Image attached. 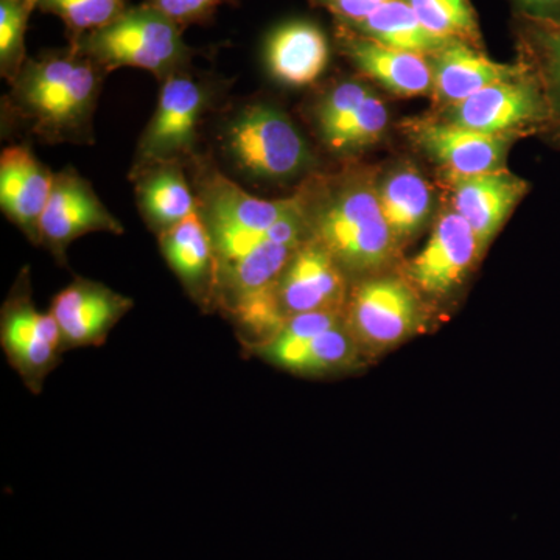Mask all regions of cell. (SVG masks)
Wrapping results in <instances>:
<instances>
[{"label": "cell", "instance_id": "obj_5", "mask_svg": "<svg viewBox=\"0 0 560 560\" xmlns=\"http://www.w3.org/2000/svg\"><path fill=\"white\" fill-rule=\"evenodd\" d=\"M106 73L121 68L149 70L164 81L191 68L194 50L183 38V27L149 3L130 7L101 31L70 43Z\"/></svg>", "mask_w": 560, "mask_h": 560}, {"label": "cell", "instance_id": "obj_30", "mask_svg": "<svg viewBox=\"0 0 560 560\" xmlns=\"http://www.w3.org/2000/svg\"><path fill=\"white\" fill-rule=\"evenodd\" d=\"M224 2L226 0H145V3L171 18L180 27L209 20L213 11Z\"/></svg>", "mask_w": 560, "mask_h": 560}, {"label": "cell", "instance_id": "obj_16", "mask_svg": "<svg viewBox=\"0 0 560 560\" xmlns=\"http://www.w3.org/2000/svg\"><path fill=\"white\" fill-rule=\"evenodd\" d=\"M132 308V301L94 280L77 278L51 301L66 349L101 346Z\"/></svg>", "mask_w": 560, "mask_h": 560}, {"label": "cell", "instance_id": "obj_9", "mask_svg": "<svg viewBox=\"0 0 560 560\" xmlns=\"http://www.w3.org/2000/svg\"><path fill=\"white\" fill-rule=\"evenodd\" d=\"M312 124L327 151L355 156L381 142L389 127V109L368 81L342 79L326 88L313 103Z\"/></svg>", "mask_w": 560, "mask_h": 560}, {"label": "cell", "instance_id": "obj_32", "mask_svg": "<svg viewBox=\"0 0 560 560\" xmlns=\"http://www.w3.org/2000/svg\"><path fill=\"white\" fill-rule=\"evenodd\" d=\"M512 16L560 25V0H506Z\"/></svg>", "mask_w": 560, "mask_h": 560}, {"label": "cell", "instance_id": "obj_21", "mask_svg": "<svg viewBox=\"0 0 560 560\" xmlns=\"http://www.w3.org/2000/svg\"><path fill=\"white\" fill-rule=\"evenodd\" d=\"M265 62L272 79L283 86H311L329 66L330 43L315 22H285L268 36Z\"/></svg>", "mask_w": 560, "mask_h": 560}, {"label": "cell", "instance_id": "obj_31", "mask_svg": "<svg viewBox=\"0 0 560 560\" xmlns=\"http://www.w3.org/2000/svg\"><path fill=\"white\" fill-rule=\"evenodd\" d=\"M316 7L329 11L338 25L353 27L371 16L386 0H313Z\"/></svg>", "mask_w": 560, "mask_h": 560}, {"label": "cell", "instance_id": "obj_11", "mask_svg": "<svg viewBox=\"0 0 560 560\" xmlns=\"http://www.w3.org/2000/svg\"><path fill=\"white\" fill-rule=\"evenodd\" d=\"M405 136L441 175H480L508 168V154L517 139L485 135L445 124L423 114L401 121Z\"/></svg>", "mask_w": 560, "mask_h": 560}, {"label": "cell", "instance_id": "obj_18", "mask_svg": "<svg viewBox=\"0 0 560 560\" xmlns=\"http://www.w3.org/2000/svg\"><path fill=\"white\" fill-rule=\"evenodd\" d=\"M54 175L35 156L31 147L11 145L0 156V208L35 245H39V226L50 198Z\"/></svg>", "mask_w": 560, "mask_h": 560}, {"label": "cell", "instance_id": "obj_4", "mask_svg": "<svg viewBox=\"0 0 560 560\" xmlns=\"http://www.w3.org/2000/svg\"><path fill=\"white\" fill-rule=\"evenodd\" d=\"M220 150L232 168L256 183L285 184L312 175L315 156L293 119L270 102H250L220 130Z\"/></svg>", "mask_w": 560, "mask_h": 560}, {"label": "cell", "instance_id": "obj_22", "mask_svg": "<svg viewBox=\"0 0 560 560\" xmlns=\"http://www.w3.org/2000/svg\"><path fill=\"white\" fill-rule=\"evenodd\" d=\"M158 241L162 256L191 300L205 308L217 305L215 253L198 206L194 213L161 234Z\"/></svg>", "mask_w": 560, "mask_h": 560}, {"label": "cell", "instance_id": "obj_19", "mask_svg": "<svg viewBox=\"0 0 560 560\" xmlns=\"http://www.w3.org/2000/svg\"><path fill=\"white\" fill-rule=\"evenodd\" d=\"M378 200L399 248L415 241L429 226L438 209L434 187L418 165L408 160L378 171Z\"/></svg>", "mask_w": 560, "mask_h": 560}, {"label": "cell", "instance_id": "obj_8", "mask_svg": "<svg viewBox=\"0 0 560 560\" xmlns=\"http://www.w3.org/2000/svg\"><path fill=\"white\" fill-rule=\"evenodd\" d=\"M425 304L407 279L378 275L355 280L345 324L361 352L381 353L412 337L425 323Z\"/></svg>", "mask_w": 560, "mask_h": 560}, {"label": "cell", "instance_id": "obj_29", "mask_svg": "<svg viewBox=\"0 0 560 560\" xmlns=\"http://www.w3.org/2000/svg\"><path fill=\"white\" fill-rule=\"evenodd\" d=\"M361 350L345 323L313 338L301 374H327L346 370L359 360Z\"/></svg>", "mask_w": 560, "mask_h": 560}, {"label": "cell", "instance_id": "obj_25", "mask_svg": "<svg viewBox=\"0 0 560 560\" xmlns=\"http://www.w3.org/2000/svg\"><path fill=\"white\" fill-rule=\"evenodd\" d=\"M346 28L377 40L383 46L427 58L433 57L448 44V40L438 38L423 27L407 0H386L366 20Z\"/></svg>", "mask_w": 560, "mask_h": 560}, {"label": "cell", "instance_id": "obj_15", "mask_svg": "<svg viewBox=\"0 0 560 560\" xmlns=\"http://www.w3.org/2000/svg\"><path fill=\"white\" fill-rule=\"evenodd\" d=\"M448 190V206L469 223L481 254L504 226L530 184L508 168L480 175H442Z\"/></svg>", "mask_w": 560, "mask_h": 560}, {"label": "cell", "instance_id": "obj_13", "mask_svg": "<svg viewBox=\"0 0 560 560\" xmlns=\"http://www.w3.org/2000/svg\"><path fill=\"white\" fill-rule=\"evenodd\" d=\"M92 232L121 235L125 230L103 205L90 180L75 168L55 173L50 198L40 219L39 245L65 264L69 246Z\"/></svg>", "mask_w": 560, "mask_h": 560}, {"label": "cell", "instance_id": "obj_10", "mask_svg": "<svg viewBox=\"0 0 560 560\" xmlns=\"http://www.w3.org/2000/svg\"><path fill=\"white\" fill-rule=\"evenodd\" d=\"M0 341L7 359L32 390L43 386L44 378L57 368L66 350L57 319L33 304L27 271L22 272L3 304Z\"/></svg>", "mask_w": 560, "mask_h": 560}, {"label": "cell", "instance_id": "obj_28", "mask_svg": "<svg viewBox=\"0 0 560 560\" xmlns=\"http://www.w3.org/2000/svg\"><path fill=\"white\" fill-rule=\"evenodd\" d=\"M38 0H0V75L13 83L28 60L25 33Z\"/></svg>", "mask_w": 560, "mask_h": 560}, {"label": "cell", "instance_id": "obj_6", "mask_svg": "<svg viewBox=\"0 0 560 560\" xmlns=\"http://www.w3.org/2000/svg\"><path fill=\"white\" fill-rule=\"evenodd\" d=\"M217 101V83L191 68L161 81L156 109L140 136L131 171L165 162L189 167L200 156L201 127Z\"/></svg>", "mask_w": 560, "mask_h": 560}, {"label": "cell", "instance_id": "obj_1", "mask_svg": "<svg viewBox=\"0 0 560 560\" xmlns=\"http://www.w3.org/2000/svg\"><path fill=\"white\" fill-rule=\"evenodd\" d=\"M377 167L349 164L312 173L296 190L308 238L323 246L350 279L385 275L400 248L378 200Z\"/></svg>", "mask_w": 560, "mask_h": 560}, {"label": "cell", "instance_id": "obj_7", "mask_svg": "<svg viewBox=\"0 0 560 560\" xmlns=\"http://www.w3.org/2000/svg\"><path fill=\"white\" fill-rule=\"evenodd\" d=\"M427 114L467 130L517 140L528 136L541 138L550 120L540 81L523 62L521 72L510 79L489 84L456 105Z\"/></svg>", "mask_w": 560, "mask_h": 560}, {"label": "cell", "instance_id": "obj_3", "mask_svg": "<svg viewBox=\"0 0 560 560\" xmlns=\"http://www.w3.org/2000/svg\"><path fill=\"white\" fill-rule=\"evenodd\" d=\"M200 212L217 260V280L254 253L270 245L300 246L308 231L296 191L289 198L265 200L243 189L200 154L189 165Z\"/></svg>", "mask_w": 560, "mask_h": 560}, {"label": "cell", "instance_id": "obj_17", "mask_svg": "<svg viewBox=\"0 0 560 560\" xmlns=\"http://www.w3.org/2000/svg\"><path fill=\"white\" fill-rule=\"evenodd\" d=\"M337 46L361 75L397 97H430L433 70L422 55L393 49L337 24Z\"/></svg>", "mask_w": 560, "mask_h": 560}, {"label": "cell", "instance_id": "obj_24", "mask_svg": "<svg viewBox=\"0 0 560 560\" xmlns=\"http://www.w3.org/2000/svg\"><path fill=\"white\" fill-rule=\"evenodd\" d=\"M511 32L517 60L540 81L550 120L541 139L560 150V25L512 16Z\"/></svg>", "mask_w": 560, "mask_h": 560}, {"label": "cell", "instance_id": "obj_23", "mask_svg": "<svg viewBox=\"0 0 560 560\" xmlns=\"http://www.w3.org/2000/svg\"><path fill=\"white\" fill-rule=\"evenodd\" d=\"M140 215L156 237L197 210V195L183 164L165 162L131 171Z\"/></svg>", "mask_w": 560, "mask_h": 560}, {"label": "cell", "instance_id": "obj_20", "mask_svg": "<svg viewBox=\"0 0 560 560\" xmlns=\"http://www.w3.org/2000/svg\"><path fill=\"white\" fill-rule=\"evenodd\" d=\"M433 70L431 101L433 110L456 105L470 95L485 90L521 72L522 62H499L490 60L485 50L475 49L467 44L453 40L429 58Z\"/></svg>", "mask_w": 560, "mask_h": 560}, {"label": "cell", "instance_id": "obj_12", "mask_svg": "<svg viewBox=\"0 0 560 560\" xmlns=\"http://www.w3.org/2000/svg\"><path fill=\"white\" fill-rule=\"evenodd\" d=\"M481 257L469 223L447 205L434 219L429 241L405 268V279L420 296L444 300L466 282Z\"/></svg>", "mask_w": 560, "mask_h": 560}, {"label": "cell", "instance_id": "obj_27", "mask_svg": "<svg viewBox=\"0 0 560 560\" xmlns=\"http://www.w3.org/2000/svg\"><path fill=\"white\" fill-rule=\"evenodd\" d=\"M130 9V0H38V10L60 18L69 40L106 27Z\"/></svg>", "mask_w": 560, "mask_h": 560}, {"label": "cell", "instance_id": "obj_2", "mask_svg": "<svg viewBox=\"0 0 560 560\" xmlns=\"http://www.w3.org/2000/svg\"><path fill=\"white\" fill-rule=\"evenodd\" d=\"M108 73L75 46L28 58L3 97V116L40 142L92 145L94 114Z\"/></svg>", "mask_w": 560, "mask_h": 560}, {"label": "cell", "instance_id": "obj_14", "mask_svg": "<svg viewBox=\"0 0 560 560\" xmlns=\"http://www.w3.org/2000/svg\"><path fill=\"white\" fill-rule=\"evenodd\" d=\"M352 282L323 246L307 238L275 283L283 318L311 312H345Z\"/></svg>", "mask_w": 560, "mask_h": 560}, {"label": "cell", "instance_id": "obj_26", "mask_svg": "<svg viewBox=\"0 0 560 560\" xmlns=\"http://www.w3.org/2000/svg\"><path fill=\"white\" fill-rule=\"evenodd\" d=\"M427 31L438 38L458 40L485 50L480 18L471 0H407Z\"/></svg>", "mask_w": 560, "mask_h": 560}]
</instances>
